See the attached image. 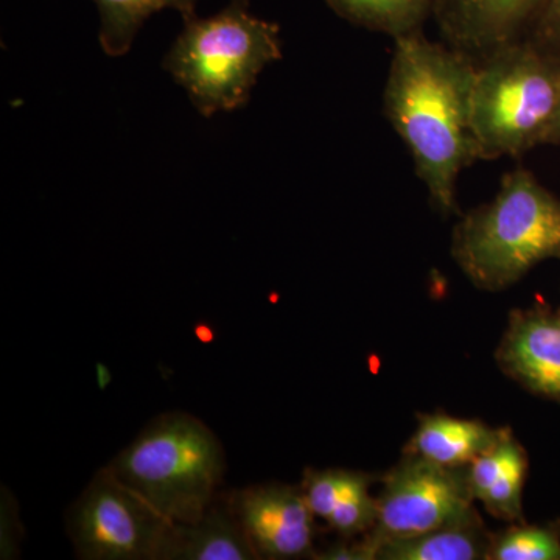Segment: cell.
I'll use <instances>...</instances> for the list:
<instances>
[{
  "instance_id": "obj_1",
  "label": "cell",
  "mask_w": 560,
  "mask_h": 560,
  "mask_svg": "<svg viewBox=\"0 0 560 560\" xmlns=\"http://www.w3.org/2000/svg\"><path fill=\"white\" fill-rule=\"evenodd\" d=\"M477 66L469 55L433 43L422 31L394 39L383 109L410 150L431 202L445 217L458 212L460 172L480 160L471 124Z\"/></svg>"
},
{
  "instance_id": "obj_2",
  "label": "cell",
  "mask_w": 560,
  "mask_h": 560,
  "mask_svg": "<svg viewBox=\"0 0 560 560\" xmlns=\"http://www.w3.org/2000/svg\"><path fill=\"white\" fill-rule=\"evenodd\" d=\"M452 256L477 289H510L541 261L560 259L559 198L533 173L515 168L492 201L456 224Z\"/></svg>"
},
{
  "instance_id": "obj_3",
  "label": "cell",
  "mask_w": 560,
  "mask_h": 560,
  "mask_svg": "<svg viewBox=\"0 0 560 560\" xmlns=\"http://www.w3.org/2000/svg\"><path fill=\"white\" fill-rule=\"evenodd\" d=\"M280 58L279 25L250 14L249 0H231L208 20L184 21L162 68L202 117H212L246 106L261 70Z\"/></svg>"
},
{
  "instance_id": "obj_4",
  "label": "cell",
  "mask_w": 560,
  "mask_h": 560,
  "mask_svg": "<svg viewBox=\"0 0 560 560\" xmlns=\"http://www.w3.org/2000/svg\"><path fill=\"white\" fill-rule=\"evenodd\" d=\"M108 467L165 518L191 523L220 495L226 453L202 420L173 411L151 420Z\"/></svg>"
},
{
  "instance_id": "obj_5",
  "label": "cell",
  "mask_w": 560,
  "mask_h": 560,
  "mask_svg": "<svg viewBox=\"0 0 560 560\" xmlns=\"http://www.w3.org/2000/svg\"><path fill=\"white\" fill-rule=\"evenodd\" d=\"M560 95V55L530 38L478 61L471 124L480 160L522 156L547 143Z\"/></svg>"
},
{
  "instance_id": "obj_6",
  "label": "cell",
  "mask_w": 560,
  "mask_h": 560,
  "mask_svg": "<svg viewBox=\"0 0 560 560\" xmlns=\"http://www.w3.org/2000/svg\"><path fill=\"white\" fill-rule=\"evenodd\" d=\"M173 523L103 467L68 514V534L83 560H161Z\"/></svg>"
},
{
  "instance_id": "obj_7",
  "label": "cell",
  "mask_w": 560,
  "mask_h": 560,
  "mask_svg": "<svg viewBox=\"0 0 560 560\" xmlns=\"http://www.w3.org/2000/svg\"><path fill=\"white\" fill-rule=\"evenodd\" d=\"M467 467H445L404 455L383 477L377 523L359 540L363 560L377 559L385 541L407 539L464 521L477 510Z\"/></svg>"
},
{
  "instance_id": "obj_8",
  "label": "cell",
  "mask_w": 560,
  "mask_h": 560,
  "mask_svg": "<svg viewBox=\"0 0 560 560\" xmlns=\"http://www.w3.org/2000/svg\"><path fill=\"white\" fill-rule=\"evenodd\" d=\"M232 510L259 559H315L313 512L301 486L254 485L230 493Z\"/></svg>"
},
{
  "instance_id": "obj_9",
  "label": "cell",
  "mask_w": 560,
  "mask_h": 560,
  "mask_svg": "<svg viewBox=\"0 0 560 560\" xmlns=\"http://www.w3.org/2000/svg\"><path fill=\"white\" fill-rule=\"evenodd\" d=\"M495 361L528 393L560 404V307L539 301L512 311Z\"/></svg>"
},
{
  "instance_id": "obj_10",
  "label": "cell",
  "mask_w": 560,
  "mask_h": 560,
  "mask_svg": "<svg viewBox=\"0 0 560 560\" xmlns=\"http://www.w3.org/2000/svg\"><path fill=\"white\" fill-rule=\"evenodd\" d=\"M547 0H436L433 16L444 43L480 61L526 38Z\"/></svg>"
},
{
  "instance_id": "obj_11",
  "label": "cell",
  "mask_w": 560,
  "mask_h": 560,
  "mask_svg": "<svg viewBox=\"0 0 560 560\" xmlns=\"http://www.w3.org/2000/svg\"><path fill=\"white\" fill-rule=\"evenodd\" d=\"M528 467V453L510 429L492 448L467 466L471 495L493 517L523 523V488Z\"/></svg>"
},
{
  "instance_id": "obj_12",
  "label": "cell",
  "mask_w": 560,
  "mask_h": 560,
  "mask_svg": "<svg viewBox=\"0 0 560 560\" xmlns=\"http://www.w3.org/2000/svg\"><path fill=\"white\" fill-rule=\"evenodd\" d=\"M256 550L232 510L230 493H220L201 518L173 523L161 560H256Z\"/></svg>"
},
{
  "instance_id": "obj_13",
  "label": "cell",
  "mask_w": 560,
  "mask_h": 560,
  "mask_svg": "<svg viewBox=\"0 0 560 560\" xmlns=\"http://www.w3.org/2000/svg\"><path fill=\"white\" fill-rule=\"evenodd\" d=\"M510 430L492 429L480 420L459 419L444 412L419 415L418 429L405 444L404 455H415L445 467H467L492 448Z\"/></svg>"
},
{
  "instance_id": "obj_14",
  "label": "cell",
  "mask_w": 560,
  "mask_h": 560,
  "mask_svg": "<svg viewBox=\"0 0 560 560\" xmlns=\"http://www.w3.org/2000/svg\"><path fill=\"white\" fill-rule=\"evenodd\" d=\"M492 536L475 512L429 533L385 541L375 560H488Z\"/></svg>"
},
{
  "instance_id": "obj_15",
  "label": "cell",
  "mask_w": 560,
  "mask_h": 560,
  "mask_svg": "<svg viewBox=\"0 0 560 560\" xmlns=\"http://www.w3.org/2000/svg\"><path fill=\"white\" fill-rule=\"evenodd\" d=\"M101 11V46L108 57H124L143 22L164 9L179 11L184 21L197 16L198 0H94Z\"/></svg>"
},
{
  "instance_id": "obj_16",
  "label": "cell",
  "mask_w": 560,
  "mask_h": 560,
  "mask_svg": "<svg viewBox=\"0 0 560 560\" xmlns=\"http://www.w3.org/2000/svg\"><path fill=\"white\" fill-rule=\"evenodd\" d=\"M338 16L394 39L422 28L436 0H324Z\"/></svg>"
},
{
  "instance_id": "obj_17",
  "label": "cell",
  "mask_w": 560,
  "mask_h": 560,
  "mask_svg": "<svg viewBox=\"0 0 560 560\" xmlns=\"http://www.w3.org/2000/svg\"><path fill=\"white\" fill-rule=\"evenodd\" d=\"M375 478L363 471L342 469L337 499L326 523L341 539L364 536L377 523V497L371 495Z\"/></svg>"
},
{
  "instance_id": "obj_18",
  "label": "cell",
  "mask_w": 560,
  "mask_h": 560,
  "mask_svg": "<svg viewBox=\"0 0 560 560\" xmlns=\"http://www.w3.org/2000/svg\"><path fill=\"white\" fill-rule=\"evenodd\" d=\"M488 560H560V518L541 525L514 523L493 534Z\"/></svg>"
},
{
  "instance_id": "obj_19",
  "label": "cell",
  "mask_w": 560,
  "mask_h": 560,
  "mask_svg": "<svg viewBox=\"0 0 560 560\" xmlns=\"http://www.w3.org/2000/svg\"><path fill=\"white\" fill-rule=\"evenodd\" d=\"M530 39L560 55V0H547V5L533 27Z\"/></svg>"
},
{
  "instance_id": "obj_20",
  "label": "cell",
  "mask_w": 560,
  "mask_h": 560,
  "mask_svg": "<svg viewBox=\"0 0 560 560\" xmlns=\"http://www.w3.org/2000/svg\"><path fill=\"white\" fill-rule=\"evenodd\" d=\"M547 143L560 145V95L558 109H556L555 119H552L550 132H548Z\"/></svg>"
},
{
  "instance_id": "obj_21",
  "label": "cell",
  "mask_w": 560,
  "mask_h": 560,
  "mask_svg": "<svg viewBox=\"0 0 560 560\" xmlns=\"http://www.w3.org/2000/svg\"><path fill=\"white\" fill-rule=\"evenodd\" d=\"M110 381H113V377H110V372L108 370V366H105V364H97V383L98 388L102 390H105L108 388Z\"/></svg>"
}]
</instances>
